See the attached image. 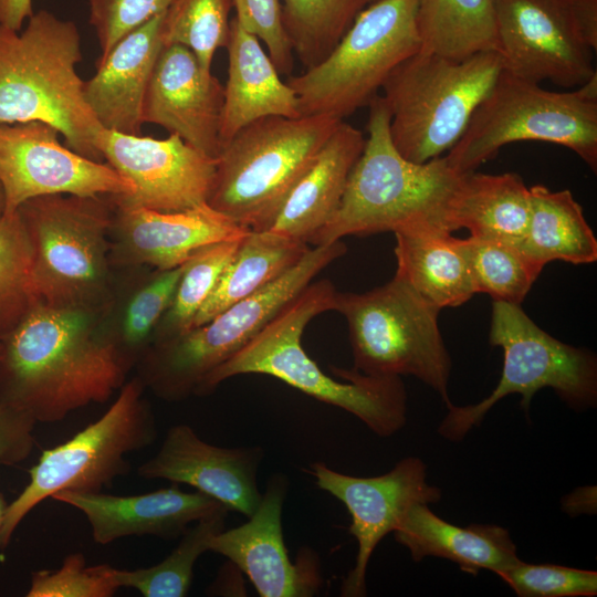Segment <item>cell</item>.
Listing matches in <instances>:
<instances>
[{"instance_id": "cell-1", "label": "cell", "mask_w": 597, "mask_h": 597, "mask_svg": "<svg viewBox=\"0 0 597 597\" xmlns=\"http://www.w3.org/2000/svg\"><path fill=\"white\" fill-rule=\"evenodd\" d=\"M105 313L36 302L0 337V402L52 423L107 401L132 366L106 332Z\"/></svg>"}, {"instance_id": "cell-2", "label": "cell", "mask_w": 597, "mask_h": 597, "mask_svg": "<svg viewBox=\"0 0 597 597\" xmlns=\"http://www.w3.org/2000/svg\"><path fill=\"white\" fill-rule=\"evenodd\" d=\"M337 291L328 280L310 283L256 336L210 373L196 395L212 392L222 381L242 374H264L325 404L357 417L374 433L389 437L407 422V392L400 377H377L332 367L345 379L326 375L302 347L312 318L334 311Z\"/></svg>"}, {"instance_id": "cell-3", "label": "cell", "mask_w": 597, "mask_h": 597, "mask_svg": "<svg viewBox=\"0 0 597 597\" xmlns=\"http://www.w3.org/2000/svg\"><path fill=\"white\" fill-rule=\"evenodd\" d=\"M368 107V135L341 203L310 243L408 229L453 232L450 206L465 174L455 171L444 156L422 164L405 158L391 140L390 112L383 96Z\"/></svg>"}, {"instance_id": "cell-4", "label": "cell", "mask_w": 597, "mask_h": 597, "mask_svg": "<svg viewBox=\"0 0 597 597\" xmlns=\"http://www.w3.org/2000/svg\"><path fill=\"white\" fill-rule=\"evenodd\" d=\"M81 61L73 21L40 10L20 31L0 25V124L48 123L69 148L104 163L96 147L103 127L84 98Z\"/></svg>"}, {"instance_id": "cell-5", "label": "cell", "mask_w": 597, "mask_h": 597, "mask_svg": "<svg viewBox=\"0 0 597 597\" xmlns=\"http://www.w3.org/2000/svg\"><path fill=\"white\" fill-rule=\"evenodd\" d=\"M32 248L39 302L107 312L115 296L109 196L51 195L18 208Z\"/></svg>"}, {"instance_id": "cell-6", "label": "cell", "mask_w": 597, "mask_h": 597, "mask_svg": "<svg viewBox=\"0 0 597 597\" xmlns=\"http://www.w3.org/2000/svg\"><path fill=\"white\" fill-rule=\"evenodd\" d=\"M341 122L266 116L244 126L221 147L207 203L241 227L268 230Z\"/></svg>"}, {"instance_id": "cell-7", "label": "cell", "mask_w": 597, "mask_h": 597, "mask_svg": "<svg viewBox=\"0 0 597 597\" xmlns=\"http://www.w3.org/2000/svg\"><path fill=\"white\" fill-rule=\"evenodd\" d=\"M559 145L597 170V74L570 92H554L502 69L455 145L444 156L460 174L475 171L511 143Z\"/></svg>"}, {"instance_id": "cell-8", "label": "cell", "mask_w": 597, "mask_h": 597, "mask_svg": "<svg viewBox=\"0 0 597 597\" xmlns=\"http://www.w3.org/2000/svg\"><path fill=\"white\" fill-rule=\"evenodd\" d=\"M345 252L341 240L308 248L296 264L258 292L180 336L150 345L136 364L137 377L167 401L196 395L210 373L242 349Z\"/></svg>"}, {"instance_id": "cell-9", "label": "cell", "mask_w": 597, "mask_h": 597, "mask_svg": "<svg viewBox=\"0 0 597 597\" xmlns=\"http://www.w3.org/2000/svg\"><path fill=\"white\" fill-rule=\"evenodd\" d=\"M503 69L496 51L451 59L419 50L383 85L396 149L422 164L448 153Z\"/></svg>"}, {"instance_id": "cell-10", "label": "cell", "mask_w": 597, "mask_h": 597, "mask_svg": "<svg viewBox=\"0 0 597 597\" xmlns=\"http://www.w3.org/2000/svg\"><path fill=\"white\" fill-rule=\"evenodd\" d=\"M334 311L346 320L354 369L377 377L413 376L446 407L451 357L438 325L440 310L402 277L363 293L338 292Z\"/></svg>"}, {"instance_id": "cell-11", "label": "cell", "mask_w": 597, "mask_h": 597, "mask_svg": "<svg viewBox=\"0 0 597 597\" xmlns=\"http://www.w3.org/2000/svg\"><path fill=\"white\" fill-rule=\"evenodd\" d=\"M489 342L503 350L501 378L494 390L478 404L447 407L448 412L438 427L442 438L461 441L472 428L480 426L495 404L511 394L522 396L521 407L526 415L534 395L543 388L553 389L574 410L596 406V355L553 337L521 305L493 301Z\"/></svg>"}, {"instance_id": "cell-12", "label": "cell", "mask_w": 597, "mask_h": 597, "mask_svg": "<svg viewBox=\"0 0 597 597\" xmlns=\"http://www.w3.org/2000/svg\"><path fill=\"white\" fill-rule=\"evenodd\" d=\"M419 0H379L358 14L329 54L286 83L301 116L344 121L379 95L390 73L421 49Z\"/></svg>"}, {"instance_id": "cell-13", "label": "cell", "mask_w": 597, "mask_h": 597, "mask_svg": "<svg viewBox=\"0 0 597 597\" xmlns=\"http://www.w3.org/2000/svg\"><path fill=\"white\" fill-rule=\"evenodd\" d=\"M144 390L143 381L132 378L97 420L63 443L42 451L29 470V483L8 503L0 549L7 548L19 524L45 499L64 491L102 492L129 471L126 457L150 446L157 437Z\"/></svg>"}, {"instance_id": "cell-14", "label": "cell", "mask_w": 597, "mask_h": 597, "mask_svg": "<svg viewBox=\"0 0 597 597\" xmlns=\"http://www.w3.org/2000/svg\"><path fill=\"white\" fill-rule=\"evenodd\" d=\"M52 125L32 121L0 124V185L4 213L51 195L121 196L133 185L106 163L84 157L60 142Z\"/></svg>"}, {"instance_id": "cell-15", "label": "cell", "mask_w": 597, "mask_h": 597, "mask_svg": "<svg viewBox=\"0 0 597 597\" xmlns=\"http://www.w3.org/2000/svg\"><path fill=\"white\" fill-rule=\"evenodd\" d=\"M503 70L576 88L594 75V50L579 35L567 0H493Z\"/></svg>"}, {"instance_id": "cell-16", "label": "cell", "mask_w": 597, "mask_h": 597, "mask_svg": "<svg viewBox=\"0 0 597 597\" xmlns=\"http://www.w3.org/2000/svg\"><path fill=\"white\" fill-rule=\"evenodd\" d=\"M104 163L134 187L113 200L156 211H182L207 202L216 159L169 134L157 139L102 128L96 140Z\"/></svg>"}, {"instance_id": "cell-17", "label": "cell", "mask_w": 597, "mask_h": 597, "mask_svg": "<svg viewBox=\"0 0 597 597\" xmlns=\"http://www.w3.org/2000/svg\"><path fill=\"white\" fill-rule=\"evenodd\" d=\"M310 473L317 486L345 504L352 523L349 533L358 544L356 562L342 584L345 597L366 596V570L381 540L394 532L415 503H437L441 490L427 481V465L416 457L400 460L385 474L353 476L314 462Z\"/></svg>"}, {"instance_id": "cell-18", "label": "cell", "mask_w": 597, "mask_h": 597, "mask_svg": "<svg viewBox=\"0 0 597 597\" xmlns=\"http://www.w3.org/2000/svg\"><path fill=\"white\" fill-rule=\"evenodd\" d=\"M287 479L271 476L265 492L248 522L214 534L208 551L227 557L248 576L262 597H306L322 585L316 553L302 549L291 562L282 531V509Z\"/></svg>"}, {"instance_id": "cell-19", "label": "cell", "mask_w": 597, "mask_h": 597, "mask_svg": "<svg viewBox=\"0 0 597 597\" xmlns=\"http://www.w3.org/2000/svg\"><path fill=\"white\" fill-rule=\"evenodd\" d=\"M112 201L111 263L117 269H174L210 244L242 238L250 231L207 202L164 212Z\"/></svg>"}, {"instance_id": "cell-20", "label": "cell", "mask_w": 597, "mask_h": 597, "mask_svg": "<svg viewBox=\"0 0 597 597\" xmlns=\"http://www.w3.org/2000/svg\"><path fill=\"white\" fill-rule=\"evenodd\" d=\"M223 85L195 53L164 45L153 69L143 103V122L165 128L186 144L217 159Z\"/></svg>"}, {"instance_id": "cell-21", "label": "cell", "mask_w": 597, "mask_h": 597, "mask_svg": "<svg viewBox=\"0 0 597 597\" xmlns=\"http://www.w3.org/2000/svg\"><path fill=\"white\" fill-rule=\"evenodd\" d=\"M263 450L222 448L202 440L186 423L171 426L157 453L143 462L137 474L187 484L247 517L260 504L256 474Z\"/></svg>"}, {"instance_id": "cell-22", "label": "cell", "mask_w": 597, "mask_h": 597, "mask_svg": "<svg viewBox=\"0 0 597 597\" xmlns=\"http://www.w3.org/2000/svg\"><path fill=\"white\" fill-rule=\"evenodd\" d=\"M52 499L78 510L101 545L127 536L177 538L195 522L227 507L197 490L185 492L177 483L144 494L64 491Z\"/></svg>"}, {"instance_id": "cell-23", "label": "cell", "mask_w": 597, "mask_h": 597, "mask_svg": "<svg viewBox=\"0 0 597 597\" xmlns=\"http://www.w3.org/2000/svg\"><path fill=\"white\" fill-rule=\"evenodd\" d=\"M164 13L121 39L84 81V98L103 128L142 135L144 97L164 46Z\"/></svg>"}, {"instance_id": "cell-24", "label": "cell", "mask_w": 597, "mask_h": 597, "mask_svg": "<svg viewBox=\"0 0 597 597\" xmlns=\"http://www.w3.org/2000/svg\"><path fill=\"white\" fill-rule=\"evenodd\" d=\"M228 77L223 85L221 147L241 128L266 116L301 117L292 87L262 48L261 41L233 17L228 42Z\"/></svg>"}, {"instance_id": "cell-25", "label": "cell", "mask_w": 597, "mask_h": 597, "mask_svg": "<svg viewBox=\"0 0 597 597\" xmlns=\"http://www.w3.org/2000/svg\"><path fill=\"white\" fill-rule=\"evenodd\" d=\"M365 140L362 130L342 121L268 230L308 244L337 210Z\"/></svg>"}, {"instance_id": "cell-26", "label": "cell", "mask_w": 597, "mask_h": 597, "mask_svg": "<svg viewBox=\"0 0 597 597\" xmlns=\"http://www.w3.org/2000/svg\"><path fill=\"white\" fill-rule=\"evenodd\" d=\"M392 533L408 548L412 561L430 556L449 559L472 576L482 569L498 575L521 561L506 528L476 523L457 526L422 502L411 505Z\"/></svg>"}, {"instance_id": "cell-27", "label": "cell", "mask_w": 597, "mask_h": 597, "mask_svg": "<svg viewBox=\"0 0 597 597\" xmlns=\"http://www.w3.org/2000/svg\"><path fill=\"white\" fill-rule=\"evenodd\" d=\"M396 235V273L426 301L458 307L474 294L462 239L441 229H408Z\"/></svg>"}, {"instance_id": "cell-28", "label": "cell", "mask_w": 597, "mask_h": 597, "mask_svg": "<svg viewBox=\"0 0 597 597\" xmlns=\"http://www.w3.org/2000/svg\"><path fill=\"white\" fill-rule=\"evenodd\" d=\"M531 217L530 188L515 172L465 174L450 206L453 231L519 244Z\"/></svg>"}, {"instance_id": "cell-29", "label": "cell", "mask_w": 597, "mask_h": 597, "mask_svg": "<svg viewBox=\"0 0 597 597\" xmlns=\"http://www.w3.org/2000/svg\"><path fill=\"white\" fill-rule=\"evenodd\" d=\"M530 196L527 231L516 245L542 268L555 260L572 264L596 262L597 240L572 192L534 185Z\"/></svg>"}, {"instance_id": "cell-30", "label": "cell", "mask_w": 597, "mask_h": 597, "mask_svg": "<svg viewBox=\"0 0 597 597\" xmlns=\"http://www.w3.org/2000/svg\"><path fill=\"white\" fill-rule=\"evenodd\" d=\"M308 248L307 243L269 230H250L222 271L191 328L208 322L230 305L276 280L296 264Z\"/></svg>"}, {"instance_id": "cell-31", "label": "cell", "mask_w": 597, "mask_h": 597, "mask_svg": "<svg viewBox=\"0 0 597 597\" xmlns=\"http://www.w3.org/2000/svg\"><path fill=\"white\" fill-rule=\"evenodd\" d=\"M421 51L451 59L498 52L493 0H419Z\"/></svg>"}, {"instance_id": "cell-32", "label": "cell", "mask_w": 597, "mask_h": 597, "mask_svg": "<svg viewBox=\"0 0 597 597\" xmlns=\"http://www.w3.org/2000/svg\"><path fill=\"white\" fill-rule=\"evenodd\" d=\"M187 262L169 270H154L134 286L121 305L113 302L104 315V327L132 367L150 346Z\"/></svg>"}, {"instance_id": "cell-33", "label": "cell", "mask_w": 597, "mask_h": 597, "mask_svg": "<svg viewBox=\"0 0 597 597\" xmlns=\"http://www.w3.org/2000/svg\"><path fill=\"white\" fill-rule=\"evenodd\" d=\"M379 0H283L282 24L305 70L323 61L366 8Z\"/></svg>"}, {"instance_id": "cell-34", "label": "cell", "mask_w": 597, "mask_h": 597, "mask_svg": "<svg viewBox=\"0 0 597 597\" xmlns=\"http://www.w3.org/2000/svg\"><path fill=\"white\" fill-rule=\"evenodd\" d=\"M230 512L222 509L190 525L176 548L160 563L133 570L118 569L121 587L133 588L144 597H184L192 583L197 559L208 551L210 538L224 530Z\"/></svg>"}, {"instance_id": "cell-35", "label": "cell", "mask_w": 597, "mask_h": 597, "mask_svg": "<svg viewBox=\"0 0 597 597\" xmlns=\"http://www.w3.org/2000/svg\"><path fill=\"white\" fill-rule=\"evenodd\" d=\"M462 243L475 293L521 305L543 268L514 243L471 235Z\"/></svg>"}, {"instance_id": "cell-36", "label": "cell", "mask_w": 597, "mask_h": 597, "mask_svg": "<svg viewBox=\"0 0 597 597\" xmlns=\"http://www.w3.org/2000/svg\"><path fill=\"white\" fill-rule=\"evenodd\" d=\"M242 239L243 237L210 244L187 262L172 301L157 325L150 345L172 339L192 327L195 317Z\"/></svg>"}, {"instance_id": "cell-37", "label": "cell", "mask_w": 597, "mask_h": 597, "mask_svg": "<svg viewBox=\"0 0 597 597\" xmlns=\"http://www.w3.org/2000/svg\"><path fill=\"white\" fill-rule=\"evenodd\" d=\"M233 0H171L164 13V45L190 49L200 64L211 71L214 53L226 48Z\"/></svg>"}, {"instance_id": "cell-38", "label": "cell", "mask_w": 597, "mask_h": 597, "mask_svg": "<svg viewBox=\"0 0 597 597\" xmlns=\"http://www.w3.org/2000/svg\"><path fill=\"white\" fill-rule=\"evenodd\" d=\"M32 248L18 213L0 218V337L39 302L32 279Z\"/></svg>"}, {"instance_id": "cell-39", "label": "cell", "mask_w": 597, "mask_h": 597, "mask_svg": "<svg viewBox=\"0 0 597 597\" xmlns=\"http://www.w3.org/2000/svg\"><path fill=\"white\" fill-rule=\"evenodd\" d=\"M121 588L117 568L88 565L82 553L64 557L56 569L32 573L27 597H112Z\"/></svg>"}, {"instance_id": "cell-40", "label": "cell", "mask_w": 597, "mask_h": 597, "mask_svg": "<svg viewBox=\"0 0 597 597\" xmlns=\"http://www.w3.org/2000/svg\"><path fill=\"white\" fill-rule=\"evenodd\" d=\"M498 576L520 597H593L597 573L554 564H527L522 559Z\"/></svg>"}, {"instance_id": "cell-41", "label": "cell", "mask_w": 597, "mask_h": 597, "mask_svg": "<svg viewBox=\"0 0 597 597\" xmlns=\"http://www.w3.org/2000/svg\"><path fill=\"white\" fill-rule=\"evenodd\" d=\"M171 0H88L90 23L100 45L102 61L125 35L166 12Z\"/></svg>"}, {"instance_id": "cell-42", "label": "cell", "mask_w": 597, "mask_h": 597, "mask_svg": "<svg viewBox=\"0 0 597 597\" xmlns=\"http://www.w3.org/2000/svg\"><path fill=\"white\" fill-rule=\"evenodd\" d=\"M283 0H233L234 18L265 46L280 74L291 75L294 52L282 24Z\"/></svg>"}, {"instance_id": "cell-43", "label": "cell", "mask_w": 597, "mask_h": 597, "mask_svg": "<svg viewBox=\"0 0 597 597\" xmlns=\"http://www.w3.org/2000/svg\"><path fill=\"white\" fill-rule=\"evenodd\" d=\"M35 421L0 402V464L15 465L29 458L35 446Z\"/></svg>"}, {"instance_id": "cell-44", "label": "cell", "mask_w": 597, "mask_h": 597, "mask_svg": "<svg viewBox=\"0 0 597 597\" xmlns=\"http://www.w3.org/2000/svg\"><path fill=\"white\" fill-rule=\"evenodd\" d=\"M575 27L584 42L597 49V0H567Z\"/></svg>"}, {"instance_id": "cell-45", "label": "cell", "mask_w": 597, "mask_h": 597, "mask_svg": "<svg viewBox=\"0 0 597 597\" xmlns=\"http://www.w3.org/2000/svg\"><path fill=\"white\" fill-rule=\"evenodd\" d=\"M34 13L32 0H0V25L20 31Z\"/></svg>"}, {"instance_id": "cell-46", "label": "cell", "mask_w": 597, "mask_h": 597, "mask_svg": "<svg viewBox=\"0 0 597 597\" xmlns=\"http://www.w3.org/2000/svg\"><path fill=\"white\" fill-rule=\"evenodd\" d=\"M7 506H8V503L4 500L3 495L0 493V533H1L2 523H3Z\"/></svg>"}, {"instance_id": "cell-47", "label": "cell", "mask_w": 597, "mask_h": 597, "mask_svg": "<svg viewBox=\"0 0 597 597\" xmlns=\"http://www.w3.org/2000/svg\"><path fill=\"white\" fill-rule=\"evenodd\" d=\"M6 201L2 187L0 185V218L4 214Z\"/></svg>"}, {"instance_id": "cell-48", "label": "cell", "mask_w": 597, "mask_h": 597, "mask_svg": "<svg viewBox=\"0 0 597 597\" xmlns=\"http://www.w3.org/2000/svg\"><path fill=\"white\" fill-rule=\"evenodd\" d=\"M0 349H1V338H0Z\"/></svg>"}]
</instances>
